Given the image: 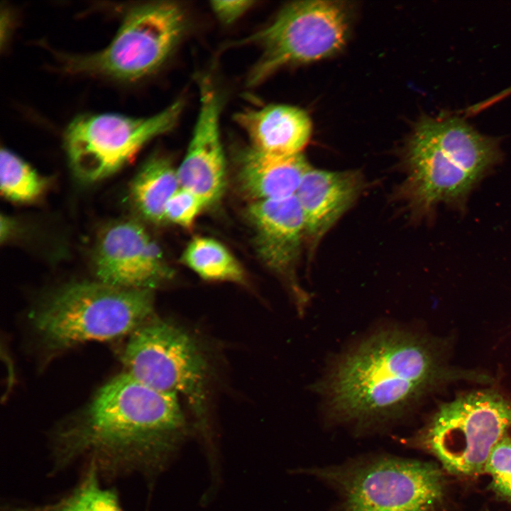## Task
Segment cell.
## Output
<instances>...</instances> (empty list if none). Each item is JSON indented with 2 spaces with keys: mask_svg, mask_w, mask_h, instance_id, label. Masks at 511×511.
Masks as SVG:
<instances>
[{
  "mask_svg": "<svg viewBox=\"0 0 511 511\" xmlns=\"http://www.w3.org/2000/svg\"><path fill=\"white\" fill-rule=\"evenodd\" d=\"M199 86L197 119L177 173L180 187L209 206L220 199L226 185V161L219 130L221 101L209 79H201Z\"/></svg>",
  "mask_w": 511,
  "mask_h": 511,
  "instance_id": "12",
  "label": "cell"
},
{
  "mask_svg": "<svg viewBox=\"0 0 511 511\" xmlns=\"http://www.w3.org/2000/svg\"><path fill=\"white\" fill-rule=\"evenodd\" d=\"M94 265L99 282L124 289L153 290L174 274L160 246L134 221L115 223L103 231Z\"/></svg>",
  "mask_w": 511,
  "mask_h": 511,
  "instance_id": "11",
  "label": "cell"
},
{
  "mask_svg": "<svg viewBox=\"0 0 511 511\" xmlns=\"http://www.w3.org/2000/svg\"><path fill=\"white\" fill-rule=\"evenodd\" d=\"M0 180L1 193L17 202L35 200L45 187V180L28 163L4 148L0 153Z\"/></svg>",
  "mask_w": 511,
  "mask_h": 511,
  "instance_id": "20",
  "label": "cell"
},
{
  "mask_svg": "<svg viewBox=\"0 0 511 511\" xmlns=\"http://www.w3.org/2000/svg\"><path fill=\"white\" fill-rule=\"evenodd\" d=\"M252 1H213L210 6L216 17L224 24H231L250 9Z\"/></svg>",
  "mask_w": 511,
  "mask_h": 511,
  "instance_id": "23",
  "label": "cell"
},
{
  "mask_svg": "<svg viewBox=\"0 0 511 511\" xmlns=\"http://www.w3.org/2000/svg\"><path fill=\"white\" fill-rule=\"evenodd\" d=\"M444 375L425 341L400 330L380 331L331 370L324 385L329 414L358 426L397 418Z\"/></svg>",
  "mask_w": 511,
  "mask_h": 511,
  "instance_id": "2",
  "label": "cell"
},
{
  "mask_svg": "<svg viewBox=\"0 0 511 511\" xmlns=\"http://www.w3.org/2000/svg\"><path fill=\"white\" fill-rule=\"evenodd\" d=\"M96 468L87 466L79 483L68 493L44 504H6L1 511H125L118 494L104 488Z\"/></svg>",
  "mask_w": 511,
  "mask_h": 511,
  "instance_id": "18",
  "label": "cell"
},
{
  "mask_svg": "<svg viewBox=\"0 0 511 511\" xmlns=\"http://www.w3.org/2000/svg\"><path fill=\"white\" fill-rule=\"evenodd\" d=\"M349 18L344 6L330 1H301L285 6L273 21L235 45H255L261 55L247 77L259 85L284 66L331 56L345 45Z\"/></svg>",
  "mask_w": 511,
  "mask_h": 511,
  "instance_id": "9",
  "label": "cell"
},
{
  "mask_svg": "<svg viewBox=\"0 0 511 511\" xmlns=\"http://www.w3.org/2000/svg\"><path fill=\"white\" fill-rule=\"evenodd\" d=\"M130 335L122 356L126 372L153 389L183 397L206 434L209 366L197 341L176 324L153 317Z\"/></svg>",
  "mask_w": 511,
  "mask_h": 511,
  "instance_id": "6",
  "label": "cell"
},
{
  "mask_svg": "<svg viewBox=\"0 0 511 511\" xmlns=\"http://www.w3.org/2000/svg\"><path fill=\"white\" fill-rule=\"evenodd\" d=\"M181 261L205 280L245 282L239 262L222 243L211 238H194L183 251Z\"/></svg>",
  "mask_w": 511,
  "mask_h": 511,
  "instance_id": "19",
  "label": "cell"
},
{
  "mask_svg": "<svg viewBox=\"0 0 511 511\" xmlns=\"http://www.w3.org/2000/svg\"><path fill=\"white\" fill-rule=\"evenodd\" d=\"M153 290L111 286L99 281L66 285L31 312L33 329L50 350L131 334L153 317Z\"/></svg>",
  "mask_w": 511,
  "mask_h": 511,
  "instance_id": "4",
  "label": "cell"
},
{
  "mask_svg": "<svg viewBox=\"0 0 511 511\" xmlns=\"http://www.w3.org/2000/svg\"><path fill=\"white\" fill-rule=\"evenodd\" d=\"M207 206L199 197L180 187L167 202L164 212L165 221L189 229L200 211Z\"/></svg>",
  "mask_w": 511,
  "mask_h": 511,
  "instance_id": "22",
  "label": "cell"
},
{
  "mask_svg": "<svg viewBox=\"0 0 511 511\" xmlns=\"http://www.w3.org/2000/svg\"><path fill=\"white\" fill-rule=\"evenodd\" d=\"M357 171L310 167L295 194L301 207L305 236L319 241L351 207L363 187Z\"/></svg>",
  "mask_w": 511,
  "mask_h": 511,
  "instance_id": "14",
  "label": "cell"
},
{
  "mask_svg": "<svg viewBox=\"0 0 511 511\" xmlns=\"http://www.w3.org/2000/svg\"><path fill=\"white\" fill-rule=\"evenodd\" d=\"M510 94H511V87L493 97L491 100L495 103Z\"/></svg>",
  "mask_w": 511,
  "mask_h": 511,
  "instance_id": "24",
  "label": "cell"
},
{
  "mask_svg": "<svg viewBox=\"0 0 511 511\" xmlns=\"http://www.w3.org/2000/svg\"><path fill=\"white\" fill-rule=\"evenodd\" d=\"M247 216L261 260L276 273H289L305 235L303 213L296 196L253 201L247 209Z\"/></svg>",
  "mask_w": 511,
  "mask_h": 511,
  "instance_id": "13",
  "label": "cell"
},
{
  "mask_svg": "<svg viewBox=\"0 0 511 511\" xmlns=\"http://www.w3.org/2000/svg\"><path fill=\"white\" fill-rule=\"evenodd\" d=\"M187 432L177 395L153 389L125 371L55 429L53 466L60 471L86 462L100 477L138 473L152 479L170 463Z\"/></svg>",
  "mask_w": 511,
  "mask_h": 511,
  "instance_id": "1",
  "label": "cell"
},
{
  "mask_svg": "<svg viewBox=\"0 0 511 511\" xmlns=\"http://www.w3.org/2000/svg\"><path fill=\"white\" fill-rule=\"evenodd\" d=\"M180 187L177 170L161 155L149 158L133 180L131 198L140 214L155 224L165 222V206Z\"/></svg>",
  "mask_w": 511,
  "mask_h": 511,
  "instance_id": "17",
  "label": "cell"
},
{
  "mask_svg": "<svg viewBox=\"0 0 511 511\" xmlns=\"http://www.w3.org/2000/svg\"><path fill=\"white\" fill-rule=\"evenodd\" d=\"M302 472L334 488V511H434L444 495V479L431 463L378 456Z\"/></svg>",
  "mask_w": 511,
  "mask_h": 511,
  "instance_id": "5",
  "label": "cell"
},
{
  "mask_svg": "<svg viewBox=\"0 0 511 511\" xmlns=\"http://www.w3.org/2000/svg\"><path fill=\"white\" fill-rule=\"evenodd\" d=\"M501 156L499 138L480 133L464 119L424 116L409 143L404 198L419 214L440 202L461 207Z\"/></svg>",
  "mask_w": 511,
  "mask_h": 511,
  "instance_id": "3",
  "label": "cell"
},
{
  "mask_svg": "<svg viewBox=\"0 0 511 511\" xmlns=\"http://www.w3.org/2000/svg\"><path fill=\"white\" fill-rule=\"evenodd\" d=\"M182 101L148 117L105 113L75 118L65 133V146L74 173L94 182L116 172L146 143L172 130L183 108Z\"/></svg>",
  "mask_w": 511,
  "mask_h": 511,
  "instance_id": "10",
  "label": "cell"
},
{
  "mask_svg": "<svg viewBox=\"0 0 511 511\" xmlns=\"http://www.w3.org/2000/svg\"><path fill=\"white\" fill-rule=\"evenodd\" d=\"M234 120L246 133L252 148L275 156L302 153L312 133L308 114L286 104H269L238 112Z\"/></svg>",
  "mask_w": 511,
  "mask_h": 511,
  "instance_id": "15",
  "label": "cell"
},
{
  "mask_svg": "<svg viewBox=\"0 0 511 511\" xmlns=\"http://www.w3.org/2000/svg\"><path fill=\"white\" fill-rule=\"evenodd\" d=\"M511 427V403L492 390L472 392L442 405L404 444L435 456L449 472L476 476Z\"/></svg>",
  "mask_w": 511,
  "mask_h": 511,
  "instance_id": "7",
  "label": "cell"
},
{
  "mask_svg": "<svg viewBox=\"0 0 511 511\" xmlns=\"http://www.w3.org/2000/svg\"><path fill=\"white\" fill-rule=\"evenodd\" d=\"M238 161L240 187L253 202L295 196L311 167L302 153L279 157L252 147L241 151Z\"/></svg>",
  "mask_w": 511,
  "mask_h": 511,
  "instance_id": "16",
  "label": "cell"
},
{
  "mask_svg": "<svg viewBox=\"0 0 511 511\" xmlns=\"http://www.w3.org/2000/svg\"><path fill=\"white\" fill-rule=\"evenodd\" d=\"M484 471L491 477V487L511 502V437L504 436L493 447Z\"/></svg>",
  "mask_w": 511,
  "mask_h": 511,
  "instance_id": "21",
  "label": "cell"
},
{
  "mask_svg": "<svg viewBox=\"0 0 511 511\" xmlns=\"http://www.w3.org/2000/svg\"><path fill=\"white\" fill-rule=\"evenodd\" d=\"M187 26L183 8L172 1L136 5L123 16L111 42L102 50L63 55L69 72L134 82L156 71L170 56Z\"/></svg>",
  "mask_w": 511,
  "mask_h": 511,
  "instance_id": "8",
  "label": "cell"
}]
</instances>
